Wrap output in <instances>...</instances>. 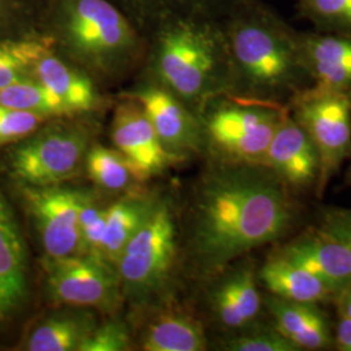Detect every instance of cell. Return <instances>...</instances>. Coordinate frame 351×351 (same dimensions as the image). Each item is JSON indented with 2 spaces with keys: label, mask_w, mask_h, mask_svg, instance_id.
<instances>
[{
  "label": "cell",
  "mask_w": 351,
  "mask_h": 351,
  "mask_svg": "<svg viewBox=\"0 0 351 351\" xmlns=\"http://www.w3.org/2000/svg\"><path fill=\"white\" fill-rule=\"evenodd\" d=\"M142 75L162 84L201 116L233 88L232 64L220 17L180 14L149 36Z\"/></svg>",
  "instance_id": "cell-4"
},
{
  "label": "cell",
  "mask_w": 351,
  "mask_h": 351,
  "mask_svg": "<svg viewBox=\"0 0 351 351\" xmlns=\"http://www.w3.org/2000/svg\"><path fill=\"white\" fill-rule=\"evenodd\" d=\"M345 182H346L348 186H351V165L348 173H346V177H345Z\"/></svg>",
  "instance_id": "cell-37"
},
{
  "label": "cell",
  "mask_w": 351,
  "mask_h": 351,
  "mask_svg": "<svg viewBox=\"0 0 351 351\" xmlns=\"http://www.w3.org/2000/svg\"><path fill=\"white\" fill-rule=\"evenodd\" d=\"M213 278L208 302L213 317L220 326L239 332L261 323L264 301L254 264L228 265Z\"/></svg>",
  "instance_id": "cell-13"
},
{
  "label": "cell",
  "mask_w": 351,
  "mask_h": 351,
  "mask_svg": "<svg viewBox=\"0 0 351 351\" xmlns=\"http://www.w3.org/2000/svg\"><path fill=\"white\" fill-rule=\"evenodd\" d=\"M149 37L167 19L180 14L221 17L232 0H111Z\"/></svg>",
  "instance_id": "cell-24"
},
{
  "label": "cell",
  "mask_w": 351,
  "mask_h": 351,
  "mask_svg": "<svg viewBox=\"0 0 351 351\" xmlns=\"http://www.w3.org/2000/svg\"><path fill=\"white\" fill-rule=\"evenodd\" d=\"M97 326L94 316L85 310H63L39 322L24 343L27 351H78Z\"/></svg>",
  "instance_id": "cell-21"
},
{
  "label": "cell",
  "mask_w": 351,
  "mask_h": 351,
  "mask_svg": "<svg viewBox=\"0 0 351 351\" xmlns=\"http://www.w3.org/2000/svg\"><path fill=\"white\" fill-rule=\"evenodd\" d=\"M232 64L229 97L288 107L314 81L298 30L263 0H232L220 17Z\"/></svg>",
  "instance_id": "cell-2"
},
{
  "label": "cell",
  "mask_w": 351,
  "mask_h": 351,
  "mask_svg": "<svg viewBox=\"0 0 351 351\" xmlns=\"http://www.w3.org/2000/svg\"><path fill=\"white\" fill-rule=\"evenodd\" d=\"M298 43L315 85L351 99V36L298 30Z\"/></svg>",
  "instance_id": "cell-18"
},
{
  "label": "cell",
  "mask_w": 351,
  "mask_h": 351,
  "mask_svg": "<svg viewBox=\"0 0 351 351\" xmlns=\"http://www.w3.org/2000/svg\"><path fill=\"white\" fill-rule=\"evenodd\" d=\"M297 197L315 190L319 177V156L311 139L289 113L277 126L263 160Z\"/></svg>",
  "instance_id": "cell-15"
},
{
  "label": "cell",
  "mask_w": 351,
  "mask_h": 351,
  "mask_svg": "<svg viewBox=\"0 0 351 351\" xmlns=\"http://www.w3.org/2000/svg\"><path fill=\"white\" fill-rule=\"evenodd\" d=\"M176 258L175 213L169 203L156 202L116 264L121 293L132 301L150 298L169 278Z\"/></svg>",
  "instance_id": "cell-7"
},
{
  "label": "cell",
  "mask_w": 351,
  "mask_h": 351,
  "mask_svg": "<svg viewBox=\"0 0 351 351\" xmlns=\"http://www.w3.org/2000/svg\"><path fill=\"white\" fill-rule=\"evenodd\" d=\"M302 213L297 195L267 167L215 162L194 195L191 262L202 276H215L250 251L288 239Z\"/></svg>",
  "instance_id": "cell-1"
},
{
  "label": "cell",
  "mask_w": 351,
  "mask_h": 351,
  "mask_svg": "<svg viewBox=\"0 0 351 351\" xmlns=\"http://www.w3.org/2000/svg\"><path fill=\"white\" fill-rule=\"evenodd\" d=\"M322 226L346 246L351 255V210L326 207L322 213Z\"/></svg>",
  "instance_id": "cell-34"
},
{
  "label": "cell",
  "mask_w": 351,
  "mask_h": 351,
  "mask_svg": "<svg viewBox=\"0 0 351 351\" xmlns=\"http://www.w3.org/2000/svg\"><path fill=\"white\" fill-rule=\"evenodd\" d=\"M27 295L25 241L12 206L0 188V323L12 319Z\"/></svg>",
  "instance_id": "cell-17"
},
{
  "label": "cell",
  "mask_w": 351,
  "mask_h": 351,
  "mask_svg": "<svg viewBox=\"0 0 351 351\" xmlns=\"http://www.w3.org/2000/svg\"><path fill=\"white\" fill-rule=\"evenodd\" d=\"M288 111L268 103L220 97L201 113L203 146L215 162L263 165L277 126Z\"/></svg>",
  "instance_id": "cell-5"
},
{
  "label": "cell",
  "mask_w": 351,
  "mask_h": 351,
  "mask_svg": "<svg viewBox=\"0 0 351 351\" xmlns=\"http://www.w3.org/2000/svg\"><path fill=\"white\" fill-rule=\"evenodd\" d=\"M130 349V336L126 326L117 320L95 326L78 351H125Z\"/></svg>",
  "instance_id": "cell-33"
},
{
  "label": "cell",
  "mask_w": 351,
  "mask_h": 351,
  "mask_svg": "<svg viewBox=\"0 0 351 351\" xmlns=\"http://www.w3.org/2000/svg\"><path fill=\"white\" fill-rule=\"evenodd\" d=\"M335 304L337 307L339 316L351 319V285L339 294L335 301Z\"/></svg>",
  "instance_id": "cell-36"
},
{
  "label": "cell",
  "mask_w": 351,
  "mask_h": 351,
  "mask_svg": "<svg viewBox=\"0 0 351 351\" xmlns=\"http://www.w3.org/2000/svg\"><path fill=\"white\" fill-rule=\"evenodd\" d=\"M294 8L316 32L351 36V0H295Z\"/></svg>",
  "instance_id": "cell-28"
},
{
  "label": "cell",
  "mask_w": 351,
  "mask_h": 351,
  "mask_svg": "<svg viewBox=\"0 0 351 351\" xmlns=\"http://www.w3.org/2000/svg\"><path fill=\"white\" fill-rule=\"evenodd\" d=\"M263 301L272 326L298 350L333 349V328L319 304L287 301L271 294L263 295Z\"/></svg>",
  "instance_id": "cell-19"
},
{
  "label": "cell",
  "mask_w": 351,
  "mask_h": 351,
  "mask_svg": "<svg viewBox=\"0 0 351 351\" xmlns=\"http://www.w3.org/2000/svg\"><path fill=\"white\" fill-rule=\"evenodd\" d=\"M121 95L142 107L167 150L184 159L189 152L203 149L201 116L162 84L142 75Z\"/></svg>",
  "instance_id": "cell-11"
},
{
  "label": "cell",
  "mask_w": 351,
  "mask_h": 351,
  "mask_svg": "<svg viewBox=\"0 0 351 351\" xmlns=\"http://www.w3.org/2000/svg\"><path fill=\"white\" fill-rule=\"evenodd\" d=\"M50 47V39L45 36L0 40V88L34 78L38 59Z\"/></svg>",
  "instance_id": "cell-25"
},
{
  "label": "cell",
  "mask_w": 351,
  "mask_h": 351,
  "mask_svg": "<svg viewBox=\"0 0 351 351\" xmlns=\"http://www.w3.org/2000/svg\"><path fill=\"white\" fill-rule=\"evenodd\" d=\"M84 165L90 180L108 191L126 190L139 181L130 164L119 151L98 143L88 149Z\"/></svg>",
  "instance_id": "cell-27"
},
{
  "label": "cell",
  "mask_w": 351,
  "mask_h": 351,
  "mask_svg": "<svg viewBox=\"0 0 351 351\" xmlns=\"http://www.w3.org/2000/svg\"><path fill=\"white\" fill-rule=\"evenodd\" d=\"M0 104L37 113L50 120L58 117H75L68 112L63 101L36 78L14 82L7 88H0Z\"/></svg>",
  "instance_id": "cell-26"
},
{
  "label": "cell",
  "mask_w": 351,
  "mask_h": 351,
  "mask_svg": "<svg viewBox=\"0 0 351 351\" xmlns=\"http://www.w3.org/2000/svg\"><path fill=\"white\" fill-rule=\"evenodd\" d=\"M288 108L317 152L315 193L320 199L330 180L351 156V99L314 84L297 94Z\"/></svg>",
  "instance_id": "cell-8"
},
{
  "label": "cell",
  "mask_w": 351,
  "mask_h": 351,
  "mask_svg": "<svg viewBox=\"0 0 351 351\" xmlns=\"http://www.w3.org/2000/svg\"><path fill=\"white\" fill-rule=\"evenodd\" d=\"M88 116L51 119L7 152V171L26 186L60 185L84 167L90 146Z\"/></svg>",
  "instance_id": "cell-6"
},
{
  "label": "cell",
  "mask_w": 351,
  "mask_h": 351,
  "mask_svg": "<svg viewBox=\"0 0 351 351\" xmlns=\"http://www.w3.org/2000/svg\"><path fill=\"white\" fill-rule=\"evenodd\" d=\"M155 204L156 201L147 197L128 194L107 207L101 258L116 267L126 243L146 221Z\"/></svg>",
  "instance_id": "cell-23"
},
{
  "label": "cell",
  "mask_w": 351,
  "mask_h": 351,
  "mask_svg": "<svg viewBox=\"0 0 351 351\" xmlns=\"http://www.w3.org/2000/svg\"><path fill=\"white\" fill-rule=\"evenodd\" d=\"M40 30L52 49L99 85L142 69L149 37L111 0H42Z\"/></svg>",
  "instance_id": "cell-3"
},
{
  "label": "cell",
  "mask_w": 351,
  "mask_h": 351,
  "mask_svg": "<svg viewBox=\"0 0 351 351\" xmlns=\"http://www.w3.org/2000/svg\"><path fill=\"white\" fill-rule=\"evenodd\" d=\"M34 78L63 101L71 116H93L107 106L101 85L52 47L38 59Z\"/></svg>",
  "instance_id": "cell-16"
},
{
  "label": "cell",
  "mask_w": 351,
  "mask_h": 351,
  "mask_svg": "<svg viewBox=\"0 0 351 351\" xmlns=\"http://www.w3.org/2000/svg\"><path fill=\"white\" fill-rule=\"evenodd\" d=\"M106 216L107 208L99 206L90 197L85 198L80 213L82 250L88 254L101 256V246L106 233ZM104 259V258H103Z\"/></svg>",
  "instance_id": "cell-32"
},
{
  "label": "cell",
  "mask_w": 351,
  "mask_h": 351,
  "mask_svg": "<svg viewBox=\"0 0 351 351\" xmlns=\"http://www.w3.org/2000/svg\"><path fill=\"white\" fill-rule=\"evenodd\" d=\"M50 119L0 104V146H12L32 136Z\"/></svg>",
  "instance_id": "cell-31"
},
{
  "label": "cell",
  "mask_w": 351,
  "mask_h": 351,
  "mask_svg": "<svg viewBox=\"0 0 351 351\" xmlns=\"http://www.w3.org/2000/svg\"><path fill=\"white\" fill-rule=\"evenodd\" d=\"M141 345L146 351H202L208 342L198 319L182 311H169L145 328Z\"/></svg>",
  "instance_id": "cell-22"
},
{
  "label": "cell",
  "mask_w": 351,
  "mask_h": 351,
  "mask_svg": "<svg viewBox=\"0 0 351 351\" xmlns=\"http://www.w3.org/2000/svg\"><path fill=\"white\" fill-rule=\"evenodd\" d=\"M333 349L351 351V319L339 316V322L333 328Z\"/></svg>",
  "instance_id": "cell-35"
},
{
  "label": "cell",
  "mask_w": 351,
  "mask_h": 351,
  "mask_svg": "<svg viewBox=\"0 0 351 351\" xmlns=\"http://www.w3.org/2000/svg\"><path fill=\"white\" fill-rule=\"evenodd\" d=\"M277 254L298 264L326 282L336 298L351 285V255L346 246L324 226H311L288 242Z\"/></svg>",
  "instance_id": "cell-14"
},
{
  "label": "cell",
  "mask_w": 351,
  "mask_h": 351,
  "mask_svg": "<svg viewBox=\"0 0 351 351\" xmlns=\"http://www.w3.org/2000/svg\"><path fill=\"white\" fill-rule=\"evenodd\" d=\"M42 0H0V40L43 36Z\"/></svg>",
  "instance_id": "cell-29"
},
{
  "label": "cell",
  "mask_w": 351,
  "mask_h": 351,
  "mask_svg": "<svg viewBox=\"0 0 351 351\" xmlns=\"http://www.w3.org/2000/svg\"><path fill=\"white\" fill-rule=\"evenodd\" d=\"M23 201L47 259L84 254L80 213L86 191L60 185H21Z\"/></svg>",
  "instance_id": "cell-10"
},
{
  "label": "cell",
  "mask_w": 351,
  "mask_h": 351,
  "mask_svg": "<svg viewBox=\"0 0 351 351\" xmlns=\"http://www.w3.org/2000/svg\"><path fill=\"white\" fill-rule=\"evenodd\" d=\"M221 346L228 351H300L277 332L272 323H258L234 332V336L226 339Z\"/></svg>",
  "instance_id": "cell-30"
},
{
  "label": "cell",
  "mask_w": 351,
  "mask_h": 351,
  "mask_svg": "<svg viewBox=\"0 0 351 351\" xmlns=\"http://www.w3.org/2000/svg\"><path fill=\"white\" fill-rule=\"evenodd\" d=\"M267 294L302 303H335L336 294L319 277L274 251L258 269Z\"/></svg>",
  "instance_id": "cell-20"
},
{
  "label": "cell",
  "mask_w": 351,
  "mask_h": 351,
  "mask_svg": "<svg viewBox=\"0 0 351 351\" xmlns=\"http://www.w3.org/2000/svg\"><path fill=\"white\" fill-rule=\"evenodd\" d=\"M110 129L114 149L130 164L139 181L182 159L164 147L142 107L130 98L120 95L114 103Z\"/></svg>",
  "instance_id": "cell-12"
},
{
  "label": "cell",
  "mask_w": 351,
  "mask_h": 351,
  "mask_svg": "<svg viewBox=\"0 0 351 351\" xmlns=\"http://www.w3.org/2000/svg\"><path fill=\"white\" fill-rule=\"evenodd\" d=\"M45 265L47 294L55 303L112 310L123 294L116 267L98 255L75 254Z\"/></svg>",
  "instance_id": "cell-9"
}]
</instances>
